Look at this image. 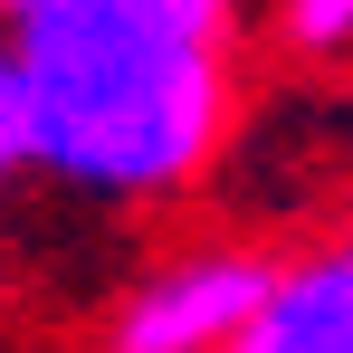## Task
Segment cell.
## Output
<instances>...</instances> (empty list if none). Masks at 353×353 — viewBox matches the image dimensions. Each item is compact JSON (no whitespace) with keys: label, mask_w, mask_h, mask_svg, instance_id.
I'll use <instances>...</instances> for the list:
<instances>
[{"label":"cell","mask_w":353,"mask_h":353,"mask_svg":"<svg viewBox=\"0 0 353 353\" xmlns=\"http://www.w3.org/2000/svg\"><path fill=\"white\" fill-rule=\"evenodd\" d=\"M29 172V96H19V67H10V48H0V181Z\"/></svg>","instance_id":"cell-5"},{"label":"cell","mask_w":353,"mask_h":353,"mask_svg":"<svg viewBox=\"0 0 353 353\" xmlns=\"http://www.w3.org/2000/svg\"><path fill=\"white\" fill-rule=\"evenodd\" d=\"M277 39L296 58H344L353 48V0H277Z\"/></svg>","instance_id":"cell-4"},{"label":"cell","mask_w":353,"mask_h":353,"mask_svg":"<svg viewBox=\"0 0 353 353\" xmlns=\"http://www.w3.org/2000/svg\"><path fill=\"white\" fill-rule=\"evenodd\" d=\"M277 277H287V258H268V248H191V258H163L105 315V353H239L258 334Z\"/></svg>","instance_id":"cell-2"},{"label":"cell","mask_w":353,"mask_h":353,"mask_svg":"<svg viewBox=\"0 0 353 353\" xmlns=\"http://www.w3.org/2000/svg\"><path fill=\"white\" fill-rule=\"evenodd\" d=\"M0 10H10V19H29V10H48V0H0Z\"/></svg>","instance_id":"cell-6"},{"label":"cell","mask_w":353,"mask_h":353,"mask_svg":"<svg viewBox=\"0 0 353 353\" xmlns=\"http://www.w3.org/2000/svg\"><path fill=\"white\" fill-rule=\"evenodd\" d=\"M239 0H48L10 19L29 172L86 201H172L230 143Z\"/></svg>","instance_id":"cell-1"},{"label":"cell","mask_w":353,"mask_h":353,"mask_svg":"<svg viewBox=\"0 0 353 353\" xmlns=\"http://www.w3.org/2000/svg\"><path fill=\"white\" fill-rule=\"evenodd\" d=\"M344 258H353V239H344Z\"/></svg>","instance_id":"cell-7"},{"label":"cell","mask_w":353,"mask_h":353,"mask_svg":"<svg viewBox=\"0 0 353 353\" xmlns=\"http://www.w3.org/2000/svg\"><path fill=\"white\" fill-rule=\"evenodd\" d=\"M239 353H353V258L325 248V258H287V277L268 296L258 334Z\"/></svg>","instance_id":"cell-3"}]
</instances>
